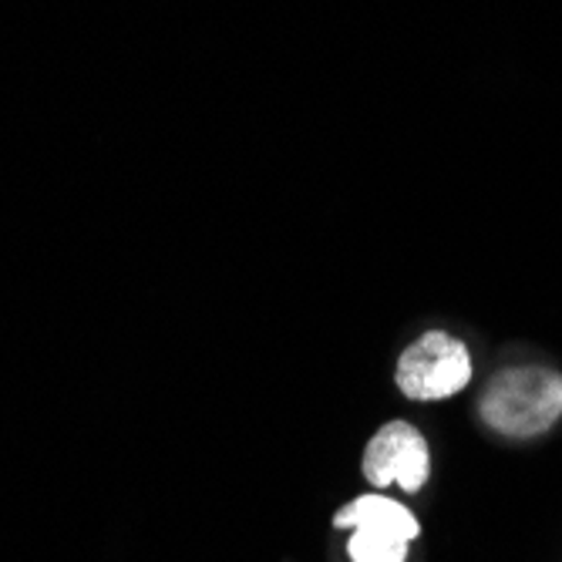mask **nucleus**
<instances>
[{"mask_svg": "<svg viewBox=\"0 0 562 562\" xmlns=\"http://www.w3.org/2000/svg\"><path fill=\"white\" fill-rule=\"evenodd\" d=\"M482 422L508 438H536L562 415V378L546 368L498 374L482 397Z\"/></svg>", "mask_w": 562, "mask_h": 562, "instance_id": "1", "label": "nucleus"}, {"mask_svg": "<svg viewBox=\"0 0 562 562\" xmlns=\"http://www.w3.org/2000/svg\"><path fill=\"white\" fill-rule=\"evenodd\" d=\"M472 381V357L451 334H425L397 361V387L415 401H441Z\"/></svg>", "mask_w": 562, "mask_h": 562, "instance_id": "2", "label": "nucleus"}, {"mask_svg": "<svg viewBox=\"0 0 562 562\" xmlns=\"http://www.w3.org/2000/svg\"><path fill=\"white\" fill-rule=\"evenodd\" d=\"M364 479L378 488L397 482L404 492H418L428 479V445L404 422L384 425L364 451Z\"/></svg>", "mask_w": 562, "mask_h": 562, "instance_id": "3", "label": "nucleus"}, {"mask_svg": "<svg viewBox=\"0 0 562 562\" xmlns=\"http://www.w3.org/2000/svg\"><path fill=\"white\" fill-rule=\"evenodd\" d=\"M337 529H378V532H391L412 542L418 536V519L407 513V508L387 495H361L357 502H350L347 508L334 516Z\"/></svg>", "mask_w": 562, "mask_h": 562, "instance_id": "4", "label": "nucleus"}, {"mask_svg": "<svg viewBox=\"0 0 562 562\" xmlns=\"http://www.w3.org/2000/svg\"><path fill=\"white\" fill-rule=\"evenodd\" d=\"M353 562H404L407 559V539L378 532V529H357L347 546Z\"/></svg>", "mask_w": 562, "mask_h": 562, "instance_id": "5", "label": "nucleus"}]
</instances>
